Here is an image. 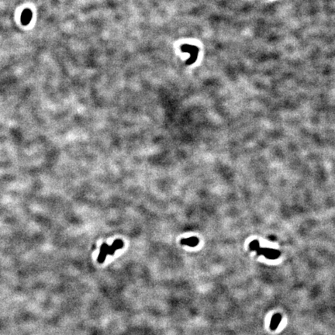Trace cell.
Listing matches in <instances>:
<instances>
[{
  "label": "cell",
  "instance_id": "6da1fadb",
  "mask_svg": "<svg viewBox=\"0 0 335 335\" xmlns=\"http://www.w3.org/2000/svg\"><path fill=\"white\" fill-rule=\"evenodd\" d=\"M256 251H257V254L258 255L262 254V255H265L269 259H275L280 256V252L279 251L271 248H266V247H259Z\"/></svg>",
  "mask_w": 335,
  "mask_h": 335
},
{
  "label": "cell",
  "instance_id": "7a4b0ae2",
  "mask_svg": "<svg viewBox=\"0 0 335 335\" xmlns=\"http://www.w3.org/2000/svg\"><path fill=\"white\" fill-rule=\"evenodd\" d=\"M186 50L187 52H189V53L191 54V59H189V60L188 61L187 64H188V65L193 64L197 58V55H198L199 53V49L197 48L196 47H195V46H190L188 45V44H185V45L182 46V51Z\"/></svg>",
  "mask_w": 335,
  "mask_h": 335
},
{
  "label": "cell",
  "instance_id": "3957f363",
  "mask_svg": "<svg viewBox=\"0 0 335 335\" xmlns=\"http://www.w3.org/2000/svg\"><path fill=\"white\" fill-rule=\"evenodd\" d=\"M108 247H109V245H108L107 244H106V243L102 244L101 247H100V253L99 254H98L97 258V262L98 263L102 264L104 262L106 256L108 255Z\"/></svg>",
  "mask_w": 335,
  "mask_h": 335
},
{
  "label": "cell",
  "instance_id": "277c9868",
  "mask_svg": "<svg viewBox=\"0 0 335 335\" xmlns=\"http://www.w3.org/2000/svg\"><path fill=\"white\" fill-rule=\"evenodd\" d=\"M123 247H124V242L122 240H116L111 246L108 247V254L113 255L115 251L118 249H121Z\"/></svg>",
  "mask_w": 335,
  "mask_h": 335
},
{
  "label": "cell",
  "instance_id": "5b68a950",
  "mask_svg": "<svg viewBox=\"0 0 335 335\" xmlns=\"http://www.w3.org/2000/svg\"><path fill=\"white\" fill-rule=\"evenodd\" d=\"M31 19H32V11L29 9H24L21 15V23L23 25H28L30 22Z\"/></svg>",
  "mask_w": 335,
  "mask_h": 335
},
{
  "label": "cell",
  "instance_id": "8992f818",
  "mask_svg": "<svg viewBox=\"0 0 335 335\" xmlns=\"http://www.w3.org/2000/svg\"><path fill=\"white\" fill-rule=\"evenodd\" d=\"M199 242V240L195 237H192L189 238H185V239H182L180 243L184 245H188L189 247H195L197 244Z\"/></svg>",
  "mask_w": 335,
  "mask_h": 335
},
{
  "label": "cell",
  "instance_id": "52a82bcc",
  "mask_svg": "<svg viewBox=\"0 0 335 335\" xmlns=\"http://www.w3.org/2000/svg\"><path fill=\"white\" fill-rule=\"evenodd\" d=\"M281 320H282V316L279 313H276V314L272 316V320H271V323H270V328L272 331H275L278 326L280 323Z\"/></svg>",
  "mask_w": 335,
  "mask_h": 335
},
{
  "label": "cell",
  "instance_id": "ba28073f",
  "mask_svg": "<svg viewBox=\"0 0 335 335\" xmlns=\"http://www.w3.org/2000/svg\"><path fill=\"white\" fill-rule=\"evenodd\" d=\"M249 247H250V249L252 251H257L258 248L259 247V243L258 241H253L251 243L250 245H249Z\"/></svg>",
  "mask_w": 335,
  "mask_h": 335
}]
</instances>
